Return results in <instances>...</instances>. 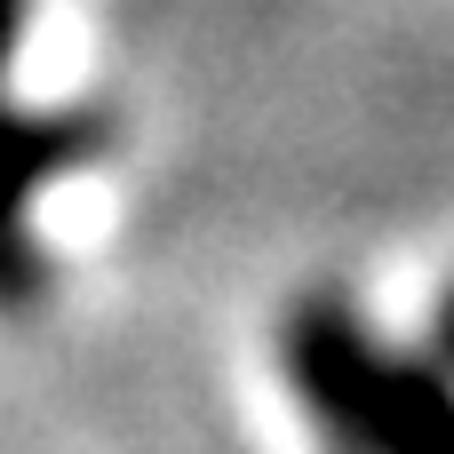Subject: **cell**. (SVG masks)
<instances>
[{"mask_svg": "<svg viewBox=\"0 0 454 454\" xmlns=\"http://www.w3.org/2000/svg\"><path fill=\"white\" fill-rule=\"evenodd\" d=\"M279 367L327 454H454V367L383 335L343 295H311L279 327Z\"/></svg>", "mask_w": 454, "mask_h": 454, "instance_id": "cell-1", "label": "cell"}, {"mask_svg": "<svg viewBox=\"0 0 454 454\" xmlns=\"http://www.w3.org/2000/svg\"><path fill=\"white\" fill-rule=\"evenodd\" d=\"M24 16H32V0H0V311L32 303L48 287V247H40V223H32L40 192H56L64 176H80L88 160L112 152L104 112H24L8 96Z\"/></svg>", "mask_w": 454, "mask_h": 454, "instance_id": "cell-2", "label": "cell"}, {"mask_svg": "<svg viewBox=\"0 0 454 454\" xmlns=\"http://www.w3.org/2000/svg\"><path fill=\"white\" fill-rule=\"evenodd\" d=\"M431 351L454 367V287H447V303H439V319H431Z\"/></svg>", "mask_w": 454, "mask_h": 454, "instance_id": "cell-3", "label": "cell"}]
</instances>
